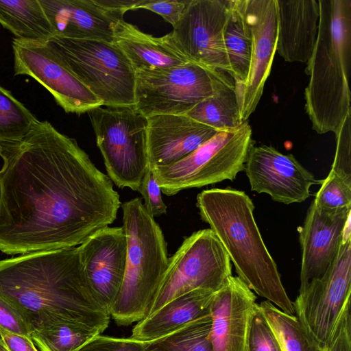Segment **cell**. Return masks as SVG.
Listing matches in <instances>:
<instances>
[{
	"label": "cell",
	"mask_w": 351,
	"mask_h": 351,
	"mask_svg": "<svg viewBox=\"0 0 351 351\" xmlns=\"http://www.w3.org/2000/svg\"><path fill=\"white\" fill-rule=\"evenodd\" d=\"M0 156L2 252L73 247L116 219L121 202L111 180L47 121L0 142Z\"/></svg>",
	"instance_id": "cell-1"
},
{
	"label": "cell",
	"mask_w": 351,
	"mask_h": 351,
	"mask_svg": "<svg viewBox=\"0 0 351 351\" xmlns=\"http://www.w3.org/2000/svg\"><path fill=\"white\" fill-rule=\"evenodd\" d=\"M0 298L31 334L61 324H81L102 333L110 314L91 292L77 248L35 251L0 261Z\"/></svg>",
	"instance_id": "cell-2"
},
{
	"label": "cell",
	"mask_w": 351,
	"mask_h": 351,
	"mask_svg": "<svg viewBox=\"0 0 351 351\" xmlns=\"http://www.w3.org/2000/svg\"><path fill=\"white\" fill-rule=\"evenodd\" d=\"M196 205L201 219L227 252L238 277L258 295L293 315V302L256 223L250 197L243 191L215 188L199 193Z\"/></svg>",
	"instance_id": "cell-3"
},
{
	"label": "cell",
	"mask_w": 351,
	"mask_h": 351,
	"mask_svg": "<svg viewBox=\"0 0 351 351\" xmlns=\"http://www.w3.org/2000/svg\"><path fill=\"white\" fill-rule=\"evenodd\" d=\"M318 3L317 35L305 69V110L316 132L335 134L351 112V0Z\"/></svg>",
	"instance_id": "cell-4"
},
{
	"label": "cell",
	"mask_w": 351,
	"mask_h": 351,
	"mask_svg": "<svg viewBox=\"0 0 351 351\" xmlns=\"http://www.w3.org/2000/svg\"><path fill=\"white\" fill-rule=\"evenodd\" d=\"M123 228L127 240L124 278L110 311L117 324L127 326L147 317L168 265L162 230L136 197L124 202Z\"/></svg>",
	"instance_id": "cell-5"
},
{
	"label": "cell",
	"mask_w": 351,
	"mask_h": 351,
	"mask_svg": "<svg viewBox=\"0 0 351 351\" xmlns=\"http://www.w3.org/2000/svg\"><path fill=\"white\" fill-rule=\"evenodd\" d=\"M45 44L103 106H134L136 72L114 43L54 36Z\"/></svg>",
	"instance_id": "cell-6"
},
{
	"label": "cell",
	"mask_w": 351,
	"mask_h": 351,
	"mask_svg": "<svg viewBox=\"0 0 351 351\" xmlns=\"http://www.w3.org/2000/svg\"><path fill=\"white\" fill-rule=\"evenodd\" d=\"M254 143L252 128L246 121L236 130L218 132L179 161L151 170L167 195L226 180H233L244 170Z\"/></svg>",
	"instance_id": "cell-7"
},
{
	"label": "cell",
	"mask_w": 351,
	"mask_h": 351,
	"mask_svg": "<svg viewBox=\"0 0 351 351\" xmlns=\"http://www.w3.org/2000/svg\"><path fill=\"white\" fill-rule=\"evenodd\" d=\"M234 86L226 73L190 62L136 72L134 108L146 117L186 114L201 101Z\"/></svg>",
	"instance_id": "cell-8"
},
{
	"label": "cell",
	"mask_w": 351,
	"mask_h": 351,
	"mask_svg": "<svg viewBox=\"0 0 351 351\" xmlns=\"http://www.w3.org/2000/svg\"><path fill=\"white\" fill-rule=\"evenodd\" d=\"M88 114L109 178L121 189L138 191L149 167L147 117L134 107L99 106Z\"/></svg>",
	"instance_id": "cell-9"
},
{
	"label": "cell",
	"mask_w": 351,
	"mask_h": 351,
	"mask_svg": "<svg viewBox=\"0 0 351 351\" xmlns=\"http://www.w3.org/2000/svg\"><path fill=\"white\" fill-rule=\"evenodd\" d=\"M231 276L230 259L213 231L208 228L195 232L169 258L149 315L172 299L191 291L205 289L217 292Z\"/></svg>",
	"instance_id": "cell-10"
},
{
	"label": "cell",
	"mask_w": 351,
	"mask_h": 351,
	"mask_svg": "<svg viewBox=\"0 0 351 351\" xmlns=\"http://www.w3.org/2000/svg\"><path fill=\"white\" fill-rule=\"evenodd\" d=\"M351 239L342 241L326 271L313 279L293 302L294 313L321 346L326 349L350 307Z\"/></svg>",
	"instance_id": "cell-11"
},
{
	"label": "cell",
	"mask_w": 351,
	"mask_h": 351,
	"mask_svg": "<svg viewBox=\"0 0 351 351\" xmlns=\"http://www.w3.org/2000/svg\"><path fill=\"white\" fill-rule=\"evenodd\" d=\"M230 0H191L170 32L188 59L202 66L230 74L223 40Z\"/></svg>",
	"instance_id": "cell-12"
},
{
	"label": "cell",
	"mask_w": 351,
	"mask_h": 351,
	"mask_svg": "<svg viewBox=\"0 0 351 351\" xmlns=\"http://www.w3.org/2000/svg\"><path fill=\"white\" fill-rule=\"evenodd\" d=\"M14 75H27L53 96L66 112L82 114L103 106V102L80 82L46 44L13 39Z\"/></svg>",
	"instance_id": "cell-13"
},
{
	"label": "cell",
	"mask_w": 351,
	"mask_h": 351,
	"mask_svg": "<svg viewBox=\"0 0 351 351\" xmlns=\"http://www.w3.org/2000/svg\"><path fill=\"white\" fill-rule=\"evenodd\" d=\"M240 1L251 42L246 79L234 90L240 119L244 122L254 112L263 95L276 51L278 29L275 0Z\"/></svg>",
	"instance_id": "cell-14"
},
{
	"label": "cell",
	"mask_w": 351,
	"mask_h": 351,
	"mask_svg": "<svg viewBox=\"0 0 351 351\" xmlns=\"http://www.w3.org/2000/svg\"><path fill=\"white\" fill-rule=\"evenodd\" d=\"M81 268L98 302L110 311L122 287L127 240L123 227H106L77 247Z\"/></svg>",
	"instance_id": "cell-15"
},
{
	"label": "cell",
	"mask_w": 351,
	"mask_h": 351,
	"mask_svg": "<svg viewBox=\"0 0 351 351\" xmlns=\"http://www.w3.org/2000/svg\"><path fill=\"white\" fill-rule=\"evenodd\" d=\"M244 170L252 191L285 204L304 202L311 186L319 182L292 154L265 145L252 147Z\"/></svg>",
	"instance_id": "cell-16"
},
{
	"label": "cell",
	"mask_w": 351,
	"mask_h": 351,
	"mask_svg": "<svg viewBox=\"0 0 351 351\" xmlns=\"http://www.w3.org/2000/svg\"><path fill=\"white\" fill-rule=\"evenodd\" d=\"M350 213L351 208L325 210L311 202L299 234L302 249L299 293L313 279L322 276L337 256Z\"/></svg>",
	"instance_id": "cell-17"
},
{
	"label": "cell",
	"mask_w": 351,
	"mask_h": 351,
	"mask_svg": "<svg viewBox=\"0 0 351 351\" xmlns=\"http://www.w3.org/2000/svg\"><path fill=\"white\" fill-rule=\"evenodd\" d=\"M256 300L254 293L238 276H230L215 292L210 306L213 351H247Z\"/></svg>",
	"instance_id": "cell-18"
},
{
	"label": "cell",
	"mask_w": 351,
	"mask_h": 351,
	"mask_svg": "<svg viewBox=\"0 0 351 351\" xmlns=\"http://www.w3.org/2000/svg\"><path fill=\"white\" fill-rule=\"evenodd\" d=\"M218 132L186 114H156L147 117V149L150 169L179 161Z\"/></svg>",
	"instance_id": "cell-19"
},
{
	"label": "cell",
	"mask_w": 351,
	"mask_h": 351,
	"mask_svg": "<svg viewBox=\"0 0 351 351\" xmlns=\"http://www.w3.org/2000/svg\"><path fill=\"white\" fill-rule=\"evenodd\" d=\"M55 36L113 43V25L123 15L95 0H39Z\"/></svg>",
	"instance_id": "cell-20"
},
{
	"label": "cell",
	"mask_w": 351,
	"mask_h": 351,
	"mask_svg": "<svg viewBox=\"0 0 351 351\" xmlns=\"http://www.w3.org/2000/svg\"><path fill=\"white\" fill-rule=\"evenodd\" d=\"M276 51L287 62L306 63L315 45L319 19L316 0H275Z\"/></svg>",
	"instance_id": "cell-21"
},
{
	"label": "cell",
	"mask_w": 351,
	"mask_h": 351,
	"mask_svg": "<svg viewBox=\"0 0 351 351\" xmlns=\"http://www.w3.org/2000/svg\"><path fill=\"white\" fill-rule=\"evenodd\" d=\"M113 37V43L123 51L135 72L170 68L191 62L176 46L170 33L155 37L121 19L114 23Z\"/></svg>",
	"instance_id": "cell-22"
},
{
	"label": "cell",
	"mask_w": 351,
	"mask_h": 351,
	"mask_svg": "<svg viewBox=\"0 0 351 351\" xmlns=\"http://www.w3.org/2000/svg\"><path fill=\"white\" fill-rule=\"evenodd\" d=\"M215 292L197 289L180 295L138 322L130 338L146 342L165 336L210 313Z\"/></svg>",
	"instance_id": "cell-23"
},
{
	"label": "cell",
	"mask_w": 351,
	"mask_h": 351,
	"mask_svg": "<svg viewBox=\"0 0 351 351\" xmlns=\"http://www.w3.org/2000/svg\"><path fill=\"white\" fill-rule=\"evenodd\" d=\"M0 24L23 43L45 44L55 36L39 0H0Z\"/></svg>",
	"instance_id": "cell-24"
},
{
	"label": "cell",
	"mask_w": 351,
	"mask_h": 351,
	"mask_svg": "<svg viewBox=\"0 0 351 351\" xmlns=\"http://www.w3.org/2000/svg\"><path fill=\"white\" fill-rule=\"evenodd\" d=\"M223 40L234 90L245 82L250 66V37L240 0H230Z\"/></svg>",
	"instance_id": "cell-25"
},
{
	"label": "cell",
	"mask_w": 351,
	"mask_h": 351,
	"mask_svg": "<svg viewBox=\"0 0 351 351\" xmlns=\"http://www.w3.org/2000/svg\"><path fill=\"white\" fill-rule=\"evenodd\" d=\"M282 351H326L306 330L294 315L285 313L271 302L258 304Z\"/></svg>",
	"instance_id": "cell-26"
},
{
	"label": "cell",
	"mask_w": 351,
	"mask_h": 351,
	"mask_svg": "<svg viewBox=\"0 0 351 351\" xmlns=\"http://www.w3.org/2000/svg\"><path fill=\"white\" fill-rule=\"evenodd\" d=\"M186 114L219 132L236 130L243 123L239 117L234 86L201 101Z\"/></svg>",
	"instance_id": "cell-27"
},
{
	"label": "cell",
	"mask_w": 351,
	"mask_h": 351,
	"mask_svg": "<svg viewBox=\"0 0 351 351\" xmlns=\"http://www.w3.org/2000/svg\"><path fill=\"white\" fill-rule=\"evenodd\" d=\"M211 322L210 313L165 336L144 342L145 351H213Z\"/></svg>",
	"instance_id": "cell-28"
},
{
	"label": "cell",
	"mask_w": 351,
	"mask_h": 351,
	"mask_svg": "<svg viewBox=\"0 0 351 351\" xmlns=\"http://www.w3.org/2000/svg\"><path fill=\"white\" fill-rule=\"evenodd\" d=\"M101 334L89 326L65 324L34 331L31 339L41 351H77Z\"/></svg>",
	"instance_id": "cell-29"
},
{
	"label": "cell",
	"mask_w": 351,
	"mask_h": 351,
	"mask_svg": "<svg viewBox=\"0 0 351 351\" xmlns=\"http://www.w3.org/2000/svg\"><path fill=\"white\" fill-rule=\"evenodd\" d=\"M36 120L10 90L0 86V142L22 138Z\"/></svg>",
	"instance_id": "cell-30"
},
{
	"label": "cell",
	"mask_w": 351,
	"mask_h": 351,
	"mask_svg": "<svg viewBox=\"0 0 351 351\" xmlns=\"http://www.w3.org/2000/svg\"><path fill=\"white\" fill-rule=\"evenodd\" d=\"M315 194V206L325 210L351 208V177L330 170Z\"/></svg>",
	"instance_id": "cell-31"
},
{
	"label": "cell",
	"mask_w": 351,
	"mask_h": 351,
	"mask_svg": "<svg viewBox=\"0 0 351 351\" xmlns=\"http://www.w3.org/2000/svg\"><path fill=\"white\" fill-rule=\"evenodd\" d=\"M247 351H282L258 304H256L250 323Z\"/></svg>",
	"instance_id": "cell-32"
},
{
	"label": "cell",
	"mask_w": 351,
	"mask_h": 351,
	"mask_svg": "<svg viewBox=\"0 0 351 351\" xmlns=\"http://www.w3.org/2000/svg\"><path fill=\"white\" fill-rule=\"evenodd\" d=\"M337 148L331 170L351 177V112L335 133Z\"/></svg>",
	"instance_id": "cell-33"
},
{
	"label": "cell",
	"mask_w": 351,
	"mask_h": 351,
	"mask_svg": "<svg viewBox=\"0 0 351 351\" xmlns=\"http://www.w3.org/2000/svg\"><path fill=\"white\" fill-rule=\"evenodd\" d=\"M138 192L144 199L145 209L153 217L167 213V207L162 199L161 189L150 167L141 180Z\"/></svg>",
	"instance_id": "cell-34"
},
{
	"label": "cell",
	"mask_w": 351,
	"mask_h": 351,
	"mask_svg": "<svg viewBox=\"0 0 351 351\" xmlns=\"http://www.w3.org/2000/svg\"><path fill=\"white\" fill-rule=\"evenodd\" d=\"M77 351H145V343L130 337L118 338L99 335Z\"/></svg>",
	"instance_id": "cell-35"
},
{
	"label": "cell",
	"mask_w": 351,
	"mask_h": 351,
	"mask_svg": "<svg viewBox=\"0 0 351 351\" xmlns=\"http://www.w3.org/2000/svg\"><path fill=\"white\" fill-rule=\"evenodd\" d=\"M191 0H141L135 10L143 8L160 15L173 27L181 19Z\"/></svg>",
	"instance_id": "cell-36"
},
{
	"label": "cell",
	"mask_w": 351,
	"mask_h": 351,
	"mask_svg": "<svg viewBox=\"0 0 351 351\" xmlns=\"http://www.w3.org/2000/svg\"><path fill=\"white\" fill-rule=\"evenodd\" d=\"M0 326L13 333L31 338V332L20 315L1 298Z\"/></svg>",
	"instance_id": "cell-37"
},
{
	"label": "cell",
	"mask_w": 351,
	"mask_h": 351,
	"mask_svg": "<svg viewBox=\"0 0 351 351\" xmlns=\"http://www.w3.org/2000/svg\"><path fill=\"white\" fill-rule=\"evenodd\" d=\"M326 351H351L350 307L345 311Z\"/></svg>",
	"instance_id": "cell-38"
},
{
	"label": "cell",
	"mask_w": 351,
	"mask_h": 351,
	"mask_svg": "<svg viewBox=\"0 0 351 351\" xmlns=\"http://www.w3.org/2000/svg\"><path fill=\"white\" fill-rule=\"evenodd\" d=\"M0 337L8 351H38L30 337L13 333L1 326Z\"/></svg>",
	"instance_id": "cell-39"
},
{
	"label": "cell",
	"mask_w": 351,
	"mask_h": 351,
	"mask_svg": "<svg viewBox=\"0 0 351 351\" xmlns=\"http://www.w3.org/2000/svg\"><path fill=\"white\" fill-rule=\"evenodd\" d=\"M141 0H95L101 6L121 15L128 10H135Z\"/></svg>",
	"instance_id": "cell-40"
},
{
	"label": "cell",
	"mask_w": 351,
	"mask_h": 351,
	"mask_svg": "<svg viewBox=\"0 0 351 351\" xmlns=\"http://www.w3.org/2000/svg\"><path fill=\"white\" fill-rule=\"evenodd\" d=\"M1 182H0V202H1Z\"/></svg>",
	"instance_id": "cell-41"
}]
</instances>
